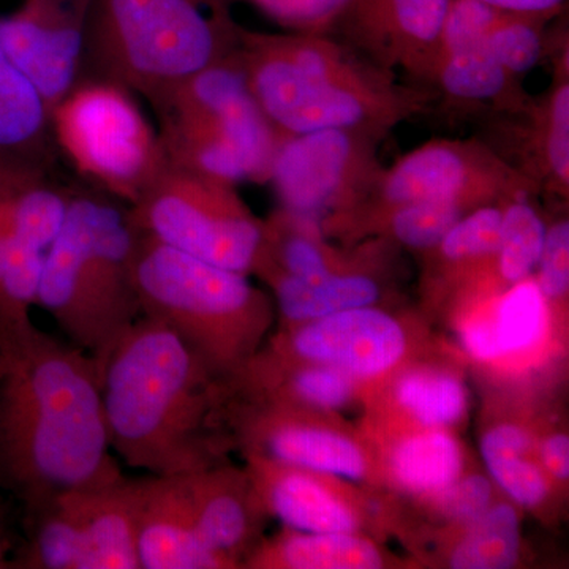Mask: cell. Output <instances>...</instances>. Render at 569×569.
Here are the masks:
<instances>
[{"label": "cell", "mask_w": 569, "mask_h": 569, "mask_svg": "<svg viewBox=\"0 0 569 569\" xmlns=\"http://www.w3.org/2000/svg\"><path fill=\"white\" fill-rule=\"evenodd\" d=\"M126 477L91 356L36 325L0 346V490L24 516Z\"/></svg>", "instance_id": "6da1fadb"}, {"label": "cell", "mask_w": 569, "mask_h": 569, "mask_svg": "<svg viewBox=\"0 0 569 569\" xmlns=\"http://www.w3.org/2000/svg\"><path fill=\"white\" fill-rule=\"evenodd\" d=\"M112 452L153 477L227 462L230 387L167 326L140 317L100 372Z\"/></svg>", "instance_id": "7a4b0ae2"}, {"label": "cell", "mask_w": 569, "mask_h": 569, "mask_svg": "<svg viewBox=\"0 0 569 569\" xmlns=\"http://www.w3.org/2000/svg\"><path fill=\"white\" fill-rule=\"evenodd\" d=\"M236 52L254 100L283 140L332 129L381 140L432 102L429 93L399 84L392 71L326 33L257 32L239 26Z\"/></svg>", "instance_id": "3957f363"}, {"label": "cell", "mask_w": 569, "mask_h": 569, "mask_svg": "<svg viewBox=\"0 0 569 569\" xmlns=\"http://www.w3.org/2000/svg\"><path fill=\"white\" fill-rule=\"evenodd\" d=\"M140 231L129 206L74 183L66 223L44 253L37 306L102 372L112 348L141 317L134 288Z\"/></svg>", "instance_id": "277c9868"}, {"label": "cell", "mask_w": 569, "mask_h": 569, "mask_svg": "<svg viewBox=\"0 0 569 569\" xmlns=\"http://www.w3.org/2000/svg\"><path fill=\"white\" fill-rule=\"evenodd\" d=\"M230 0H93L82 78L107 80L146 102L238 48Z\"/></svg>", "instance_id": "5b68a950"}, {"label": "cell", "mask_w": 569, "mask_h": 569, "mask_svg": "<svg viewBox=\"0 0 569 569\" xmlns=\"http://www.w3.org/2000/svg\"><path fill=\"white\" fill-rule=\"evenodd\" d=\"M134 288L141 317L167 326L212 373L228 381L261 350L274 301L249 276L140 236Z\"/></svg>", "instance_id": "8992f818"}, {"label": "cell", "mask_w": 569, "mask_h": 569, "mask_svg": "<svg viewBox=\"0 0 569 569\" xmlns=\"http://www.w3.org/2000/svg\"><path fill=\"white\" fill-rule=\"evenodd\" d=\"M151 108L168 162L234 186L269 182L283 138L254 100L236 50Z\"/></svg>", "instance_id": "52a82bcc"}, {"label": "cell", "mask_w": 569, "mask_h": 569, "mask_svg": "<svg viewBox=\"0 0 569 569\" xmlns=\"http://www.w3.org/2000/svg\"><path fill=\"white\" fill-rule=\"evenodd\" d=\"M59 157L81 183L133 204L168 159L157 127L129 89L82 78L51 111Z\"/></svg>", "instance_id": "ba28073f"}, {"label": "cell", "mask_w": 569, "mask_h": 569, "mask_svg": "<svg viewBox=\"0 0 569 569\" xmlns=\"http://www.w3.org/2000/svg\"><path fill=\"white\" fill-rule=\"evenodd\" d=\"M142 236L241 274H254L264 249V220L234 183L171 162L129 206Z\"/></svg>", "instance_id": "9c48e42d"}, {"label": "cell", "mask_w": 569, "mask_h": 569, "mask_svg": "<svg viewBox=\"0 0 569 569\" xmlns=\"http://www.w3.org/2000/svg\"><path fill=\"white\" fill-rule=\"evenodd\" d=\"M538 183L485 142L427 141L383 168L365 203L340 223L359 230L377 213L418 201H447L467 209L503 204L537 192Z\"/></svg>", "instance_id": "30bf717a"}, {"label": "cell", "mask_w": 569, "mask_h": 569, "mask_svg": "<svg viewBox=\"0 0 569 569\" xmlns=\"http://www.w3.org/2000/svg\"><path fill=\"white\" fill-rule=\"evenodd\" d=\"M380 138L358 130H318L287 138L272 163L269 182L280 208L336 228L356 211L383 168L377 160Z\"/></svg>", "instance_id": "8fae6325"}, {"label": "cell", "mask_w": 569, "mask_h": 569, "mask_svg": "<svg viewBox=\"0 0 569 569\" xmlns=\"http://www.w3.org/2000/svg\"><path fill=\"white\" fill-rule=\"evenodd\" d=\"M228 425L236 449L244 456L348 482L365 485L381 479L373 449L346 427L335 425L328 415L244 399L231 392Z\"/></svg>", "instance_id": "7c38bea8"}, {"label": "cell", "mask_w": 569, "mask_h": 569, "mask_svg": "<svg viewBox=\"0 0 569 569\" xmlns=\"http://www.w3.org/2000/svg\"><path fill=\"white\" fill-rule=\"evenodd\" d=\"M266 348L291 361L336 367L366 385L410 365L417 337L403 318L377 305L280 326Z\"/></svg>", "instance_id": "4fadbf2b"}, {"label": "cell", "mask_w": 569, "mask_h": 569, "mask_svg": "<svg viewBox=\"0 0 569 569\" xmlns=\"http://www.w3.org/2000/svg\"><path fill=\"white\" fill-rule=\"evenodd\" d=\"M93 0H21L0 17V47L32 82L50 112L82 80Z\"/></svg>", "instance_id": "5bb4252c"}, {"label": "cell", "mask_w": 569, "mask_h": 569, "mask_svg": "<svg viewBox=\"0 0 569 569\" xmlns=\"http://www.w3.org/2000/svg\"><path fill=\"white\" fill-rule=\"evenodd\" d=\"M451 0H350L336 28L381 69L432 84Z\"/></svg>", "instance_id": "9a60e30c"}, {"label": "cell", "mask_w": 569, "mask_h": 569, "mask_svg": "<svg viewBox=\"0 0 569 569\" xmlns=\"http://www.w3.org/2000/svg\"><path fill=\"white\" fill-rule=\"evenodd\" d=\"M258 503L287 529L309 533H367L372 507L346 479L244 456Z\"/></svg>", "instance_id": "2e32d148"}, {"label": "cell", "mask_w": 569, "mask_h": 569, "mask_svg": "<svg viewBox=\"0 0 569 569\" xmlns=\"http://www.w3.org/2000/svg\"><path fill=\"white\" fill-rule=\"evenodd\" d=\"M183 478L201 538L231 568H242L263 539L269 519L258 503L246 467L231 466L227 460Z\"/></svg>", "instance_id": "e0dca14e"}, {"label": "cell", "mask_w": 569, "mask_h": 569, "mask_svg": "<svg viewBox=\"0 0 569 569\" xmlns=\"http://www.w3.org/2000/svg\"><path fill=\"white\" fill-rule=\"evenodd\" d=\"M137 552L140 569H230L194 523L183 475L144 478Z\"/></svg>", "instance_id": "ac0fdd59"}, {"label": "cell", "mask_w": 569, "mask_h": 569, "mask_svg": "<svg viewBox=\"0 0 569 569\" xmlns=\"http://www.w3.org/2000/svg\"><path fill=\"white\" fill-rule=\"evenodd\" d=\"M144 478L71 492L80 526V569H140L137 552Z\"/></svg>", "instance_id": "d6986e66"}, {"label": "cell", "mask_w": 569, "mask_h": 569, "mask_svg": "<svg viewBox=\"0 0 569 569\" xmlns=\"http://www.w3.org/2000/svg\"><path fill=\"white\" fill-rule=\"evenodd\" d=\"M51 112L0 47V171L56 173Z\"/></svg>", "instance_id": "ffe728a7"}, {"label": "cell", "mask_w": 569, "mask_h": 569, "mask_svg": "<svg viewBox=\"0 0 569 569\" xmlns=\"http://www.w3.org/2000/svg\"><path fill=\"white\" fill-rule=\"evenodd\" d=\"M381 479L415 500H430L470 470L467 449L449 429H406L378 458Z\"/></svg>", "instance_id": "44dd1931"}, {"label": "cell", "mask_w": 569, "mask_h": 569, "mask_svg": "<svg viewBox=\"0 0 569 569\" xmlns=\"http://www.w3.org/2000/svg\"><path fill=\"white\" fill-rule=\"evenodd\" d=\"M392 557L367 533H309L284 529L247 557L250 569H381Z\"/></svg>", "instance_id": "7402d4cb"}, {"label": "cell", "mask_w": 569, "mask_h": 569, "mask_svg": "<svg viewBox=\"0 0 569 569\" xmlns=\"http://www.w3.org/2000/svg\"><path fill=\"white\" fill-rule=\"evenodd\" d=\"M274 293L276 312L280 326L305 323L356 309L377 306L383 299L385 288L380 277L353 264L316 280H301L277 274L261 276Z\"/></svg>", "instance_id": "603a6c76"}, {"label": "cell", "mask_w": 569, "mask_h": 569, "mask_svg": "<svg viewBox=\"0 0 569 569\" xmlns=\"http://www.w3.org/2000/svg\"><path fill=\"white\" fill-rule=\"evenodd\" d=\"M479 452L496 488L520 509L548 507L553 482L537 456V437L518 421H497L486 427Z\"/></svg>", "instance_id": "cb8c5ba5"}, {"label": "cell", "mask_w": 569, "mask_h": 569, "mask_svg": "<svg viewBox=\"0 0 569 569\" xmlns=\"http://www.w3.org/2000/svg\"><path fill=\"white\" fill-rule=\"evenodd\" d=\"M389 399L406 429H455L467 418L470 395L463 378L449 367L407 365L389 385Z\"/></svg>", "instance_id": "d4e9b609"}, {"label": "cell", "mask_w": 569, "mask_h": 569, "mask_svg": "<svg viewBox=\"0 0 569 569\" xmlns=\"http://www.w3.org/2000/svg\"><path fill=\"white\" fill-rule=\"evenodd\" d=\"M486 40L441 52L432 84L458 102L493 103L503 111H526L531 103L520 89L519 78L501 67Z\"/></svg>", "instance_id": "484cf974"}, {"label": "cell", "mask_w": 569, "mask_h": 569, "mask_svg": "<svg viewBox=\"0 0 569 569\" xmlns=\"http://www.w3.org/2000/svg\"><path fill=\"white\" fill-rule=\"evenodd\" d=\"M519 509L511 500H496L477 519L445 531V565L452 569L518 567L523 552Z\"/></svg>", "instance_id": "4316f807"}, {"label": "cell", "mask_w": 569, "mask_h": 569, "mask_svg": "<svg viewBox=\"0 0 569 569\" xmlns=\"http://www.w3.org/2000/svg\"><path fill=\"white\" fill-rule=\"evenodd\" d=\"M503 204L471 209L452 224L437 247L425 253L429 271L436 279L463 280L486 272L496 274Z\"/></svg>", "instance_id": "83f0119b"}, {"label": "cell", "mask_w": 569, "mask_h": 569, "mask_svg": "<svg viewBox=\"0 0 569 569\" xmlns=\"http://www.w3.org/2000/svg\"><path fill=\"white\" fill-rule=\"evenodd\" d=\"M481 313L498 362L533 353L549 331L550 307L533 276L505 288Z\"/></svg>", "instance_id": "f1b7e54d"}, {"label": "cell", "mask_w": 569, "mask_h": 569, "mask_svg": "<svg viewBox=\"0 0 569 569\" xmlns=\"http://www.w3.org/2000/svg\"><path fill=\"white\" fill-rule=\"evenodd\" d=\"M568 52L561 56L553 84L538 104L529 107L531 146L539 179L552 192H569V74Z\"/></svg>", "instance_id": "f546056e"}, {"label": "cell", "mask_w": 569, "mask_h": 569, "mask_svg": "<svg viewBox=\"0 0 569 569\" xmlns=\"http://www.w3.org/2000/svg\"><path fill=\"white\" fill-rule=\"evenodd\" d=\"M546 233L548 224L529 197L515 198L503 204L496 253L498 282L508 288L533 276L545 249Z\"/></svg>", "instance_id": "4dcf8cb0"}, {"label": "cell", "mask_w": 569, "mask_h": 569, "mask_svg": "<svg viewBox=\"0 0 569 569\" xmlns=\"http://www.w3.org/2000/svg\"><path fill=\"white\" fill-rule=\"evenodd\" d=\"M468 211L470 209L447 201H418L377 213L359 230L388 234L397 244L425 254L437 247Z\"/></svg>", "instance_id": "1f68e13d"}, {"label": "cell", "mask_w": 569, "mask_h": 569, "mask_svg": "<svg viewBox=\"0 0 569 569\" xmlns=\"http://www.w3.org/2000/svg\"><path fill=\"white\" fill-rule=\"evenodd\" d=\"M553 14L511 13L503 17L489 32L490 52L512 77L529 73L541 61L546 51V24Z\"/></svg>", "instance_id": "d6a6232c"}, {"label": "cell", "mask_w": 569, "mask_h": 569, "mask_svg": "<svg viewBox=\"0 0 569 569\" xmlns=\"http://www.w3.org/2000/svg\"><path fill=\"white\" fill-rule=\"evenodd\" d=\"M496 500V485L489 475L468 470L455 485L421 505L443 531H451L477 519Z\"/></svg>", "instance_id": "836d02e7"}, {"label": "cell", "mask_w": 569, "mask_h": 569, "mask_svg": "<svg viewBox=\"0 0 569 569\" xmlns=\"http://www.w3.org/2000/svg\"><path fill=\"white\" fill-rule=\"evenodd\" d=\"M260 10L287 32L328 33L350 0H230Z\"/></svg>", "instance_id": "e575fe53"}, {"label": "cell", "mask_w": 569, "mask_h": 569, "mask_svg": "<svg viewBox=\"0 0 569 569\" xmlns=\"http://www.w3.org/2000/svg\"><path fill=\"white\" fill-rule=\"evenodd\" d=\"M537 280L549 307L563 306L569 293V222L567 217L548 227L539 258Z\"/></svg>", "instance_id": "d590c367"}, {"label": "cell", "mask_w": 569, "mask_h": 569, "mask_svg": "<svg viewBox=\"0 0 569 569\" xmlns=\"http://www.w3.org/2000/svg\"><path fill=\"white\" fill-rule=\"evenodd\" d=\"M537 456L542 470L556 486H567L569 479V437L553 429L537 437Z\"/></svg>", "instance_id": "8d00e7d4"}, {"label": "cell", "mask_w": 569, "mask_h": 569, "mask_svg": "<svg viewBox=\"0 0 569 569\" xmlns=\"http://www.w3.org/2000/svg\"><path fill=\"white\" fill-rule=\"evenodd\" d=\"M498 10L511 13L553 14L560 13L567 0H481Z\"/></svg>", "instance_id": "74e56055"}, {"label": "cell", "mask_w": 569, "mask_h": 569, "mask_svg": "<svg viewBox=\"0 0 569 569\" xmlns=\"http://www.w3.org/2000/svg\"><path fill=\"white\" fill-rule=\"evenodd\" d=\"M10 552L9 530H7L6 516H3L2 503H0V569L11 568Z\"/></svg>", "instance_id": "f35d334b"}]
</instances>
